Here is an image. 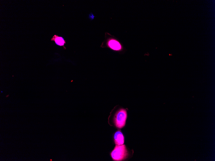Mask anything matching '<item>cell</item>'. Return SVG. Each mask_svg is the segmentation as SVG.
Here are the masks:
<instances>
[{
    "label": "cell",
    "instance_id": "cell-4",
    "mask_svg": "<svg viewBox=\"0 0 215 161\" xmlns=\"http://www.w3.org/2000/svg\"><path fill=\"white\" fill-rule=\"evenodd\" d=\"M108 46L114 50L119 51L122 49V46L117 40L111 39L110 40L108 43Z\"/></svg>",
    "mask_w": 215,
    "mask_h": 161
},
{
    "label": "cell",
    "instance_id": "cell-1",
    "mask_svg": "<svg viewBox=\"0 0 215 161\" xmlns=\"http://www.w3.org/2000/svg\"><path fill=\"white\" fill-rule=\"evenodd\" d=\"M110 155L113 160L122 161L128 156V152L125 145H116Z\"/></svg>",
    "mask_w": 215,
    "mask_h": 161
},
{
    "label": "cell",
    "instance_id": "cell-3",
    "mask_svg": "<svg viewBox=\"0 0 215 161\" xmlns=\"http://www.w3.org/2000/svg\"><path fill=\"white\" fill-rule=\"evenodd\" d=\"M114 141L116 145H122L124 142V137L120 131H117L114 135Z\"/></svg>",
    "mask_w": 215,
    "mask_h": 161
},
{
    "label": "cell",
    "instance_id": "cell-2",
    "mask_svg": "<svg viewBox=\"0 0 215 161\" xmlns=\"http://www.w3.org/2000/svg\"><path fill=\"white\" fill-rule=\"evenodd\" d=\"M127 112L126 110L121 109L118 111L114 117V123L116 126L118 128H122L125 125L127 118Z\"/></svg>",
    "mask_w": 215,
    "mask_h": 161
},
{
    "label": "cell",
    "instance_id": "cell-5",
    "mask_svg": "<svg viewBox=\"0 0 215 161\" xmlns=\"http://www.w3.org/2000/svg\"><path fill=\"white\" fill-rule=\"evenodd\" d=\"M51 41H54L57 45L63 46L64 49H66V48L64 46L65 44H66V41L62 37L54 35L51 39Z\"/></svg>",
    "mask_w": 215,
    "mask_h": 161
}]
</instances>
